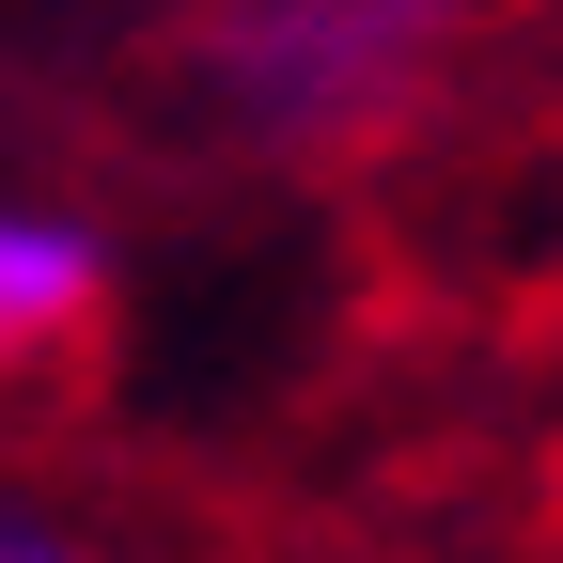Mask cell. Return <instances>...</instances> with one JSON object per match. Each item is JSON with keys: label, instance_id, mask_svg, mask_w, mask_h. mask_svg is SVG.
<instances>
[{"label": "cell", "instance_id": "6da1fadb", "mask_svg": "<svg viewBox=\"0 0 563 563\" xmlns=\"http://www.w3.org/2000/svg\"><path fill=\"white\" fill-rule=\"evenodd\" d=\"M470 0H220L188 47L203 110L266 157H344V141H376L422 79H439Z\"/></svg>", "mask_w": 563, "mask_h": 563}, {"label": "cell", "instance_id": "7a4b0ae2", "mask_svg": "<svg viewBox=\"0 0 563 563\" xmlns=\"http://www.w3.org/2000/svg\"><path fill=\"white\" fill-rule=\"evenodd\" d=\"M110 298V235L63 220V203H0V376L47 361V344H79Z\"/></svg>", "mask_w": 563, "mask_h": 563}, {"label": "cell", "instance_id": "3957f363", "mask_svg": "<svg viewBox=\"0 0 563 563\" xmlns=\"http://www.w3.org/2000/svg\"><path fill=\"white\" fill-rule=\"evenodd\" d=\"M0 563H95V548L63 532V517H16V501H0Z\"/></svg>", "mask_w": 563, "mask_h": 563}]
</instances>
